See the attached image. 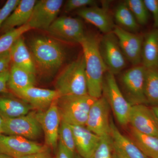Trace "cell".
Masks as SVG:
<instances>
[{
	"instance_id": "obj_22",
	"label": "cell",
	"mask_w": 158,
	"mask_h": 158,
	"mask_svg": "<svg viewBox=\"0 0 158 158\" xmlns=\"http://www.w3.org/2000/svg\"><path fill=\"white\" fill-rule=\"evenodd\" d=\"M9 52L11 62L12 65L36 74V66L35 62L32 54L22 37H19L14 43Z\"/></svg>"
},
{
	"instance_id": "obj_24",
	"label": "cell",
	"mask_w": 158,
	"mask_h": 158,
	"mask_svg": "<svg viewBox=\"0 0 158 158\" xmlns=\"http://www.w3.org/2000/svg\"><path fill=\"white\" fill-rule=\"evenodd\" d=\"M34 110L27 103L8 96H0V116L3 119L27 115Z\"/></svg>"
},
{
	"instance_id": "obj_37",
	"label": "cell",
	"mask_w": 158,
	"mask_h": 158,
	"mask_svg": "<svg viewBox=\"0 0 158 158\" xmlns=\"http://www.w3.org/2000/svg\"><path fill=\"white\" fill-rule=\"evenodd\" d=\"M56 154L54 158H74L71 154L65 148L63 145L59 142Z\"/></svg>"
},
{
	"instance_id": "obj_29",
	"label": "cell",
	"mask_w": 158,
	"mask_h": 158,
	"mask_svg": "<svg viewBox=\"0 0 158 158\" xmlns=\"http://www.w3.org/2000/svg\"><path fill=\"white\" fill-rule=\"evenodd\" d=\"M127 6L131 10L139 25H144L148 22L149 11L143 0H126Z\"/></svg>"
},
{
	"instance_id": "obj_17",
	"label": "cell",
	"mask_w": 158,
	"mask_h": 158,
	"mask_svg": "<svg viewBox=\"0 0 158 158\" xmlns=\"http://www.w3.org/2000/svg\"><path fill=\"white\" fill-rule=\"evenodd\" d=\"M73 132L76 150L83 158H91L101 137L90 131L85 126L71 125Z\"/></svg>"
},
{
	"instance_id": "obj_23",
	"label": "cell",
	"mask_w": 158,
	"mask_h": 158,
	"mask_svg": "<svg viewBox=\"0 0 158 158\" xmlns=\"http://www.w3.org/2000/svg\"><path fill=\"white\" fill-rule=\"evenodd\" d=\"M36 83V74L14 65H11L9 70L8 86L15 93L30 87Z\"/></svg>"
},
{
	"instance_id": "obj_38",
	"label": "cell",
	"mask_w": 158,
	"mask_h": 158,
	"mask_svg": "<svg viewBox=\"0 0 158 158\" xmlns=\"http://www.w3.org/2000/svg\"><path fill=\"white\" fill-rule=\"evenodd\" d=\"M19 158H54L51 155L50 153L49 152L48 149L40 152L34 153L32 154L24 156Z\"/></svg>"
},
{
	"instance_id": "obj_39",
	"label": "cell",
	"mask_w": 158,
	"mask_h": 158,
	"mask_svg": "<svg viewBox=\"0 0 158 158\" xmlns=\"http://www.w3.org/2000/svg\"><path fill=\"white\" fill-rule=\"evenodd\" d=\"M4 119L0 116V135L3 134V127H4Z\"/></svg>"
},
{
	"instance_id": "obj_4",
	"label": "cell",
	"mask_w": 158,
	"mask_h": 158,
	"mask_svg": "<svg viewBox=\"0 0 158 158\" xmlns=\"http://www.w3.org/2000/svg\"><path fill=\"white\" fill-rule=\"evenodd\" d=\"M97 99L88 94L60 97L57 105L61 121L70 125L85 126L90 108Z\"/></svg>"
},
{
	"instance_id": "obj_14",
	"label": "cell",
	"mask_w": 158,
	"mask_h": 158,
	"mask_svg": "<svg viewBox=\"0 0 158 158\" xmlns=\"http://www.w3.org/2000/svg\"><path fill=\"white\" fill-rule=\"evenodd\" d=\"M113 32L118 39L119 46L126 59L134 66L141 65L144 36L115 26Z\"/></svg>"
},
{
	"instance_id": "obj_2",
	"label": "cell",
	"mask_w": 158,
	"mask_h": 158,
	"mask_svg": "<svg viewBox=\"0 0 158 158\" xmlns=\"http://www.w3.org/2000/svg\"><path fill=\"white\" fill-rule=\"evenodd\" d=\"M30 46L36 67L44 73H54L64 62L65 51L56 40L39 36L32 40Z\"/></svg>"
},
{
	"instance_id": "obj_16",
	"label": "cell",
	"mask_w": 158,
	"mask_h": 158,
	"mask_svg": "<svg viewBox=\"0 0 158 158\" xmlns=\"http://www.w3.org/2000/svg\"><path fill=\"white\" fill-rule=\"evenodd\" d=\"M15 94L37 111L47 110L53 102L60 97L56 90L36 88L35 86L20 90Z\"/></svg>"
},
{
	"instance_id": "obj_3",
	"label": "cell",
	"mask_w": 158,
	"mask_h": 158,
	"mask_svg": "<svg viewBox=\"0 0 158 158\" xmlns=\"http://www.w3.org/2000/svg\"><path fill=\"white\" fill-rule=\"evenodd\" d=\"M55 88L60 97L88 94L83 54L68 64L59 73L55 83Z\"/></svg>"
},
{
	"instance_id": "obj_42",
	"label": "cell",
	"mask_w": 158,
	"mask_h": 158,
	"mask_svg": "<svg viewBox=\"0 0 158 158\" xmlns=\"http://www.w3.org/2000/svg\"><path fill=\"white\" fill-rule=\"evenodd\" d=\"M0 158H11L9 156L6 155L0 152Z\"/></svg>"
},
{
	"instance_id": "obj_32",
	"label": "cell",
	"mask_w": 158,
	"mask_h": 158,
	"mask_svg": "<svg viewBox=\"0 0 158 158\" xmlns=\"http://www.w3.org/2000/svg\"><path fill=\"white\" fill-rule=\"evenodd\" d=\"M96 1L94 0H69L65 6V11L70 12L80 10L86 7L96 6Z\"/></svg>"
},
{
	"instance_id": "obj_33",
	"label": "cell",
	"mask_w": 158,
	"mask_h": 158,
	"mask_svg": "<svg viewBox=\"0 0 158 158\" xmlns=\"http://www.w3.org/2000/svg\"><path fill=\"white\" fill-rule=\"evenodd\" d=\"M20 1V0H8L0 9V28L17 7Z\"/></svg>"
},
{
	"instance_id": "obj_28",
	"label": "cell",
	"mask_w": 158,
	"mask_h": 158,
	"mask_svg": "<svg viewBox=\"0 0 158 158\" xmlns=\"http://www.w3.org/2000/svg\"><path fill=\"white\" fill-rule=\"evenodd\" d=\"M28 24L6 32L0 37V55L10 50L11 47L23 34L31 30Z\"/></svg>"
},
{
	"instance_id": "obj_15",
	"label": "cell",
	"mask_w": 158,
	"mask_h": 158,
	"mask_svg": "<svg viewBox=\"0 0 158 158\" xmlns=\"http://www.w3.org/2000/svg\"><path fill=\"white\" fill-rule=\"evenodd\" d=\"M129 123L139 132L158 137V122L152 109L146 105L132 106Z\"/></svg>"
},
{
	"instance_id": "obj_31",
	"label": "cell",
	"mask_w": 158,
	"mask_h": 158,
	"mask_svg": "<svg viewBox=\"0 0 158 158\" xmlns=\"http://www.w3.org/2000/svg\"><path fill=\"white\" fill-rule=\"evenodd\" d=\"M113 141L111 135L101 137V139L91 158H113Z\"/></svg>"
},
{
	"instance_id": "obj_36",
	"label": "cell",
	"mask_w": 158,
	"mask_h": 158,
	"mask_svg": "<svg viewBox=\"0 0 158 158\" xmlns=\"http://www.w3.org/2000/svg\"><path fill=\"white\" fill-rule=\"evenodd\" d=\"M9 77V69L0 74V93L7 92V87L8 86Z\"/></svg>"
},
{
	"instance_id": "obj_20",
	"label": "cell",
	"mask_w": 158,
	"mask_h": 158,
	"mask_svg": "<svg viewBox=\"0 0 158 158\" xmlns=\"http://www.w3.org/2000/svg\"><path fill=\"white\" fill-rule=\"evenodd\" d=\"M36 0H21L1 29L4 33L28 23L32 15Z\"/></svg>"
},
{
	"instance_id": "obj_18",
	"label": "cell",
	"mask_w": 158,
	"mask_h": 158,
	"mask_svg": "<svg viewBox=\"0 0 158 158\" xmlns=\"http://www.w3.org/2000/svg\"><path fill=\"white\" fill-rule=\"evenodd\" d=\"M77 13L104 34L113 32L115 25L106 7L101 8L97 6L86 7L78 10Z\"/></svg>"
},
{
	"instance_id": "obj_35",
	"label": "cell",
	"mask_w": 158,
	"mask_h": 158,
	"mask_svg": "<svg viewBox=\"0 0 158 158\" xmlns=\"http://www.w3.org/2000/svg\"><path fill=\"white\" fill-rule=\"evenodd\" d=\"M10 62L11 59L9 51L0 55V74L9 69Z\"/></svg>"
},
{
	"instance_id": "obj_13",
	"label": "cell",
	"mask_w": 158,
	"mask_h": 158,
	"mask_svg": "<svg viewBox=\"0 0 158 158\" xmlns=\"http://www.w3.org/2000/svg\"><path fill=\"white\" fill-rule=\"evenodd\" d=\"M57 100L53 102L47 110L37 112V119L44 133L46 144L53 149L58 148L61 122Z\"/></svg>"
},
{
	"instance_id": "obj_30",
	"label": "cell",
	"mask_w": 158,
	"mask_h": 158,
	"mask_svg": "<svg viewBox=\"0 0 158 158\" xmlns=\"http://www.w3.org/2000/svg\"><path fill=\"white\" fill-rule=\"evenodd\" d=\"M59 141L75 157L76 150L72 129L70 125L62 121L59 128Z\"/></svg>"
},
{
	"instance_id": "obj_9",
	"label": "cell",
	"mask_w": 158,
	"mask_h": 158,
	"mask_svg": "<svg viewBox=\"0 0 158 158\" xmlns=\"http://www.w3.org/2000/svg\"><path fill=\"white\" fill-rule=\"evenodd\" d=\"M46 146L17 135H0V152L11 158H19L47 150Z\"/></svg>"
},
{
	"instance_id": "obj_12",
	"label": "cell",
	"mask_w": 158,
	"mask_h": 158,
	"mask_svg": "<svg viewBox=\"0 0 158 158\" xmlns=\"http://www.w3.org/2000/svg\"><path fill=\"white\" fill-rule=\"evenodd\" d=\"M47 31L58 39L79 44L86 35L81 21L67 16L57 18Z\"/></svg>"
},
{
	"instance_id": "obj_21",
	"label": "cell",
	"mask_w": 158,
	"mask_h": 158,
	"mask_svg": "<svg viewBox=\"0 0 158 158\" xmlns=\"http://www.w3.org/2000/svg\"><path fill=\"white\" fill-rule=\"evenodd\" d=\"M141 64L146 69H158V29L154 28L144 36Z\"/></svg>"
},
{
	"instance_id": "obj_11",
	"label": "cell",
	"mask_w": 158,
	"mask_h": 158,
	"mask_svg": "<svg viewBox=\"0 0 158 158\" xmlns=\"http://www.w3.org/2000/svg\"><path fill=\"white\" fill-rule=\"evenodd\" d=\"M110 106L103 96L97 99L90 108L85 126L100 137L110 135Z\"/></svg>"
},
{
	"instance_id": "obj_8",
	"label": "cell",
	"mask_w": 158,
	"mask_h": 158,
	"mask_svg": "<svg viewBox=\"0 0 158 158\" xmlns=\"http://www.w3.org/2000/svg\"><path fill=\"white\" fill-rule=\"evenodd\" d=\"M99 48L108 71L115 75L125 68V57L113 32L104 34L100 39Z\"/></svg>"
},
{
	"instance_id": "obj_10",
	"label": "cell",
	"mask_w": 158,
	"mask_h": 158,
	"mask_svg": "<svg viewBox=\"0 0 158 158\" xmlns=\"http://www.w3.org/2000/svg\"><path fill=\"white\" fill-rule=\"evenodd\" d=\"M63 2L62 0L37 1L27 23L31 28L48 31L57 18Z\"/></svg>"
},
{
	"instance_id": "obj_40",
	"label": "cell",
	"mask_w": 158,
	"mask_h": 158,
	"mask_svg": "<svg viewBox=\"0 0 158 158\" xmlns=\"http://www.w3.org/2000/svg\"><path fill=\"white\" fill-rule=\"evenodd\" d=\"M153 112L158 122V106H155L152 108Z\"/></svg>"
},
{
	"instance_id": "obj_34",
	"label": "cell",
	"mask_w": 158,
	"mask_h": 158,
	"mask_svg": "<svg viewBox=\"0 0 158 158\" xmlns=\"http://www.w3.org/2000/svg\"><path fill=\"white\" fill-rule=\"evenodd\" d=\"M149 12L152 14L154 28L158 29V0H144Z\"/></svg>"
},
{
	"instance_id": "obj_25",
	"label": "cell",
	"mask_w": 158,
	"mask_h": 158,
	"mask_svg": "<svg viewBox=\"0 0 158 158\" xmlns=\"http://www.w3.org/2000/svg\"><path fill=\"white\" fill-rule=\"evenodd\" d=\"M133 141L149 158H158V137L139 132L131 128Z\"/></svg>"
},
{
	"instance_id": "obj_26",
	"label": "cell",
	"mask_w": 158,
	"mask_h": 158,
	"mask_svg": "<svg viewBox=\"0 0 158 158\" xmlns=\"http://www.w3.org/2000/svg\"><path fill=\"white\" fill-rule=\"evenodd\" d=\"M114 17L118 26L125 30L134 33L139 28V25L124 2L117 6Z\"/></svg>"
},
{
	"instance_id": "obj_5",
	"label": "cell",
	"mask_w": 158,
	"mask_h": 158,
	"mask_svg": "<svg viewBox=\"0 0 158 158\" xmlns=\"http://www.w3.org/2000/svg\"><path fill=\"white\" fill-rule=\"evenodd\" d=\"M102 94L118 122L122 126L128 124L132 106L119 89L115 75L109 71L106 73L104 77Z\"/></svg>"
},
{
	"instance_id": "obj_7",
	"label": "cell",
	"mask_w": 158,
	"mask_h": 158,
	"mask_svg": "<svg viewBox=\"0 0 158 158\" xmlns=\"http://www.w3.org/2000/svg\"><path fill=\"white\" fill-rule=\"evenodd\" d=\"M4 135L21 136L33 141L39 138L42 131L35 111L16 118L4 119Z\"/></svg>"
},
{
	"instance_id": "obj_1",
	"label": "cell",
	"mask_w": 158,
	"mask_h": 158,
	"mask_svg": "<svg viewBox=\"0 0 158 158\" xmlns=\"http://www.w3.org/2000/svg\"><path fill=\"white\" fill-rule=\"evenodd\" d=\"M99 40L94 35H85L80 43L85 58L88 94L96 99L102 96L104 77L108 71L100 52Z\"/></svg>"
},
{
	"instance_id": "obj_19",
	"label": "cell",
	"mask_w": 158,
	"mask_h": 158,
	"mask_svg": "<svg viewBox=\"0 0 158 158\" xmlns=\"http://www.w3.org/2000/svg\"><path fill=\"white\" fill-rule=\"evenodd\" d=\"M110 135L113 150L126 158H149L139 149L135 143L119 131L112 119H110Z\"/></svg>"
},
{
	"instance_id": "obj_27",
	"label": "cell",
	"mask_w": 158,
	"mask_h": 158,
	"mask_svg": "<svg viewBox=\"0 0 158 158\" xmlns=\"http://www.w3.org/2000/svg\"><path fill=\"white\" fill-rule=\"evenodd\" d=\"M144 94L148 103L158 106V69H146Z\"/></svg>"
},
{
	"instance_id": "obj_43",
	"label": "cell",
	"mask_w": 158,
	"mask_h": 158,
	"mask_svg": "<svg viewBox=\"0 0 158 158\" xmlns=\"http://www.w3.org/2000/svg\"><path fill=\"white\" fill-rule=\"evenodd\" d=\"M74 158H83L81 156L79 155H75V156Z\"/></svg>"
},
{
	"instance_id": "obj_6",
	"label": "cell",
	"mask_w": 158,
	"mask_h": 158,
	"mask_svg": "<svg viewBox=\"0 0 158 158\" xmlns=\"http://www.w3.org/2000/svg\"><path fill=\"white\" fill-rule=\"evenodd\" d=\"M146 69L142 64L125 71L120 77V82L125 98L132 106L148 104L144 94Z\"/></svg>"
},
{
	"instance_id": "obj_41",
	"label": "cell",
	"mask_w": 158,
	"mask_h": 158,
	"mask_svg": "<svg viewBox=\"0 0 158 158\" xmlns=\"http://www.w3.org/2000/svg\"><path fill=\"white\" fill-rule=\"evenodd\" d=\"M112 156H113V158H126L121 155L119 154L118 153L116 152L113 150Z\"/></svg>"
}]
</instances>
